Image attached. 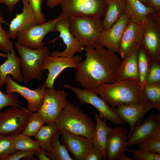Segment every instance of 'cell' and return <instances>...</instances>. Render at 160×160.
<instances>
[{
    "mask_svg": "<svg viewBox=\"0 0 160 160\" xmlns=\"http://www.w3.org/2000/svg\"><path fill=\"white\" fill-rule=\"evenodd\" d=\"M138 50L134 51L121 61L116 73L115 82L126 80L139 82Z\"/></svg>",
    "mask_w": 160,
    "mask_h": 160,
    "instance_id": "obj_23",
    "label": "cell"
},
{
    "mask_svg": "<svg viewBox=\"0 0 160 160\" xmlns=\"http://www.w3.org/2000/svg\"><path fill=\"white\" fill-rule=\"evenodd\" d=\"M3 3L4 4V3L1 0H0V4Z\"/></svg>",
    "mask_w": 160,
    "mask_h": 160,
    "instance_id": "obj_49",
    "label": "cell"
},
{
    "mask_svg": "<svg viewBox=\"0 0 160 160\" xmlns=\"http://www.w3.org/2000/svg\"><path fill=\"white\" fill-rule=\"evenodd\" d=\"M70 31L84 47L94 46L104 30L101 17L73 16L68 17Z\"/></svg>",
    "mask_w": 160,
    "mask_h": 160,
    "instance_id": "obj_4",
    "label": "cell"
},
{
    "mask_svg": "<svg viewBox=\"0 0 160 160\" xmlns=\"http://www.w3.org/2000/svg\"><path fill=\"white\" fill-rule=\"evenodd\" d=\"M45 124L38 112H32L22 133L30 137H34Z\"/></svg>",
    "mask_w": 160,
    "mask_h": 160,
    "instance_id": "obj_32",
    "label": "cell"
},
{
    "mask_svg": "<svg viewBox=\"0 0 160 160\" xmlns=\"http://www.w3.org/2000/svg\"><path fill=\"white\" fill-rule=\"evenodd\" d=\"M14 136L0 135V160H6L7 158L16 150Z\"/></svg>",
    "mask_w": 160,
    "mask_h": 160,
    "instance_id": "obj_34",
    "label": "cell"
},
{
    "mask_svg": "<svg viewBox=\"0 0 160 160\" xmlns=\"http://www.w3.org/2000/svg\"><path fill=\"white\" fill-rule=\"evenodd\" d=\"M7 93L17 92L28 102L27 109L32 112H38L41 107L47 88L44 84L34 90L22 86L13 80L9 75L6 78Z\"/></svg>",
    "mask_w": 160,
    "mask_h": 160,
    "instance_id": "obj_14",
    "label": "cell"
},
{
    "mask_svg": "<svg viewBox=\"0 0 160 160\" xmlns=\"http://www.w3.org/2000/svg\"><path fill=\"white\" fill-rule=\"evenodd\" d=\"M81 60L79 56L67 57L47 55L43 60L41 69V71L47 70L48 72L43 84L47 89L54 87L55 80L64 69L68 68H76Z\"/></svg>",
    "mask_w": 160,
    "mask_h": 160,
    "instance_id": "obj_12",
    "label": "cell"
},
{
    "mask_svg": "<svg viewBox=\"0 0 160 160\" xmlns=\"http://www.w3.org/2000/svg\"><path fill=\"white\" fill-rule=\"evenodd\" d=\"M47 151L41 147L35 151V156L39 160H49L47 156Z\"/></svg>",
    "mask_w": 160,
    "mask_h": 160,
    "instance_id": "obj_42",
    "label": "cell"
},
{
    "mask_svg": "<svg viewBox=\"0 0 160 160\" xmlns=\"http://www.w3.org/2000/svg\"><path fill=\"white\" fill-rule=\"evenodd\" d=\"M104 160L101 151L94 145L85 155L83 160Z\"/></svg>",
    "mask_w": 160,
    "mask_h": 160,
    "instance_id": "obj_41",
    "label": "cell"
},
{
    "mask_svg": "<svg viewBox=\"0 0 160 160\" xmlns=\"http://www.w3.org/2000/svg\"><path fill=\"white\" fill-rule=\"evenodd\" d=\"M111 107L120 118L129 125L130 130L127 136V140L135 127L140 124L145 114L152 108H154L153 104L147 100L139 104Z\"/></svg>",
    "mask_w": 160,
    "mask_h": 160,
    "instance_id": "obj_15",
    "label": "cell"
},
{
    "mask_svg": "<svg viewBox=\"0 0 160 160\" xmlns=\"http://www.w3.org/2000/svg\"><path fill=\"white\" fill-rule=\"evenodd\" d=\"M47 124L41 128L34 137L40 147L47 151L50 149V142L53 135L60 130L55 122Z\"/></svg>",
    "mask_w": 160,
    "mask_h": 160,
    "instance_id": "obj_29",
    "label": "cell"
},
{
    "mask_svg": "<svg viewBox=\"0 0 160 160\" xmlns=\"http://www.w3.org/2000/svg\"><path fill=\"white\" fill-rule=\"evenodd\" d=\"M84 48L86 58L75 68L76 79L81 87L92 91L101 84L115 82L121 63L116 53L97 43L94 46H87Z\"/></svg>",
    "mask_w": 160,
    "mask_h": 160,
    "instance_id": "obj_1",
    "label": "cell"
},
{
    "mask_svg": "<svg viewBox=\"0 0 160 160\" xmlns=\"http://www.w3.org/2000/svg\"><path fill=\"white\" fill-rule=\"evenodd\" d=\"M160 127V112L148 115L142 124L136 125L127 140V147L138 144Z\"/></svg>",
    "mask_w": 160,
    "mask_h": 160,
    "instance_id": "obj_20",
    "label": "cell"
},
{
    "mask_svg": "<svg viewBox=\"0 0 160 160\" xmlns=\"http://www.w3.org/2000/svg\"><path fill=\"white\" fill-rule=\"evenodd\" d=\"M64 86L71 90L81 103L91 105L95 107L98 111V115L101 119H105L116 125L124 123L111 107L92 91L82 89L66 84H64Z\"/></svg>",
    "mask_w": 160,
    "mask_h": 160,
    "instance_id": "obj_8",
    "label": "cell"
},
{
    "mask_svg": "<svg viewBox=\"0 0 160 160\" xmlns=\"http://www.w3.org/2000/svg\"><path fill=\"white\" fill-rule=\"evenodd\" d=\"M15 44L21 58L20 65L24 82L27 83L33 79H41V67L44 58L49 54L48 48L44 46L41 49H32L17 42Z\"/></svg>",
    "mask_w": 160,
    "mask_h": 160,
    "instance_id": "obj_5",
    "label": "cell"
},
{
    "mask_svg": "<svg viewBox=\"0 0 160 160\" xmlns=\"http://www.w3.org/2000/svg\"><path fill=\"white\" fill-rule=\"evenodd\" d=\"M0 57L7 58V54L5 53H2L0 52Z\"/></svg>",
    "mask_w": 160,
    "mask_h": 160,
    "instance_id": "obj_47",
    "label": "cell"
},
{
    "mask_svg": "<svg viewBox=\"0 0 160 160\" xmlns=\"http://www.w3.org/2000/svg\"><path fill=\"white\" fill-rule=\"evenodd\" d=\"M126 150L133 153L136 160H160V154L151 152L140 148L138 149L131 150L127 148Z\"/></svg>",
    "mask_w": 160,
    "mask_h": 160,
    "instance_id": "obj_38",
    "label": "cell"
},
{
    "mask_svg": "<svg viewBox=\"0 0 160 160\" xmlns=\"http://www.w3.org/2000/svg\"><path fill=\"white\" fill-rule=\"evenodd\" d=\"M95 117L96 124L91 140L94 145L102 153L104 160H106V149L108 136L112 128L108 126L106 119H104L102 120L96 113Z\"/></svg>",
    "mask_w": 160,
    "mask_h": 160,
    "instance_id": "obj_24",
    "label": "cell"
},
{
    "mask_svg": "<svg viewBox=\"0 0 160 160\" xmlns=\"http://www.w3.org/2000/svg\"><path fill=\"white\" fill-rule=\"evenodd\" d=\"M14 138L16 150L35 151L40 147L37 141L22 133L14 135Z\"/></svg>",
    "mask_w": 160,
    "mask_h": 160,
    "instance_id": "obj_31",
    "label": "cell"
},
{
    "mask_svg": "<svg viewBox=\"0 0 160 160\" xmlns=\"http://www.w3.org/2000/svg\"><path fill=\"white\" fill-rule=\"evenodd\" d=\"M108 0H63L60 5L64 16L102 17L105 15Z\"/></svg>",
    "mask_w": 160,
    "mask_h": 160,
    "instance_id": "obj_6",
    "label": "cell"
},
{
    "mask_svg": "<svg viewBox=\"0 0 160 160\" xmlns=\"http://www.w3.org/2000/svg\"><path fill=\"white\" fill-rule=\"evenodd\" d=\"M143 32V23L130 19L123 32L118 53L123 60L141 44Z\"/></svg>",
    "mask_w": 160,
    "mask_h": 160,
    "instance_id": "obj_13",
    "label": "cell"
},
{
    "mask_svg": "<svg viewBox=\"0 0 160 160\" xmlns=\"http://www.w3.org/2000/svg\"><path fill=\"white\" fill-rule=\"evenodd\" d=\"M21 1L23 4L22 12L16 15L9 25L8 34L10 39H15L20 32L39 24L36 15L27 0Z\"/></svg>",
    "mask_w": 160,
    "mask_h": 160,
    "instance_id": "obj_19",
    "label": "cell"
},
{
    "mask_svg": "<svg viewBox=\"0 0 160 160\" xmlns=\"http://www.w3.org/2000/svg\"><path fill=\"white\" fill-rule=\"evenodd\" d=\"M10 11H12L16 4L22 0H1Z\"/></svg>",
    "mask_w": 160,
    "mask_h": 160,
    "instance_id": "obj_44",
    "label": "cell"
},
{
    "mask_svg": "<svg viewBox=\"0 0 160 160\" xmlns=\"http://www.w3.org/2000/svg\"><path fill=\"white\" fill-rule=\"evenodd\" d=\"M143 24L141 44L151 60H160V12L149 13Z\"/></svg>",
    "mask_w": 160,
    "mask_h": 160,
    "instance_id": "obj_7",
    "label": "cell"
},
{
    "mask_svg": "<svg viewBox=\"0 0 160 160\" xmlns=\"http://www.w3.org/2000/svg\"><path fill=\"white\" fill-rule=\"evenodd\" d=\"M5 23L0 16V49L4 52H9L13 47V42L10 40L8 33L2 28V24Z\"/></svg>",
    "mask_w": 160,
    "mask_h": 160,
    "instance_id": "obj_37",
    "label": "cell"
},
{
    "mask_svg": "<svg viewBox=\"0 0 160 160\" xmlns=\"http://www.w3.org/2000/svg\"><path fill=\"white\" fill-rule=\"evenodd\" d=\"M142 3L146 6L148 0H139Z\"/></svg>",
    "mask_w": 160,
    "mask_h": 160,
    "instance_id": "obj_48",
    "label": "cell"
},
{
    "mask_svg": "<svg viewBox=\"0 0 160 160\" xmlns=\"http://www.w3.org/2000/svg\"><path fill=\"white\" fill-rule=\"evenodd\" d=\"M125 0H108L107 6L103 19L104 30L110 28L125 12Z\"/></svg>",
    "mask_w": 160,
    "mask_h": 160,
    "instance_id": "obj_25",
    "label": "cell"
},
{
    "mask_svg": "<svg viewBox=\"0 0 160 160\" xmlns=\"http://www.w3.org/2000/svg\"><path fill=\"white\" fill-rule=\"evenodd\" d=\"M63 0H47V5L51 8H53L57 6L60 5Z\"/></svg>",
    "mask_w": 160,
    "mask_h": 160,
    "instance_id": "obj_45",
    "label": "cell"
},
{
    "mask_svg": "<svg viewBox=\"0 0 160 160\" xmlns=\"http://www.w3.org/2000/svg\"><path fill=\"white\" fill-rule=\"evenodd\" d=\"M145 99L151 103L158 112H160V84H145L143 87Z\"/></svg>",
    "mask_w": 160,
    "mask_h": 160,
    "instance_id": "obj_30",
    "label": "cell"
},
{
    "mask_svg": "<svg viewBox=\"0 0 160 160\" xmlns=\"http://www.w3.org/2000/svg\"><path fill=\"white\" fill-rule=\"evenodd\" d=\"M7 54V60L0 65V88L5 84L6 77L9 74L18 82L23 81L20 65L21 58L16 55L14 47Z\"/></svg>",
    "mask_w": 160,
    "mask_h": 160,
    "instance_id": "obj_22",
    "label": "cell"
},
{
    "mask_svg": "<svg viewBox=\"0 0 160 160\" xmlns=\"http://www.w3.org/2000/svg\"><path fill=\"white\" fill-rule=\"evenodd\" d=\"M60 141L73 156V159L83 160L87 151L94 145L91 139L72 133L66 130H60Z\"/></svg>",
    "mask_w": 160,
    "mask_h": 160,
    "instance_id": "obj_18",
    "label": "cell"
},
{
    "mask_svg": "<svg viewBox=\"0 0 160 160\" xmlns=\"http://www.w3.org/2000/svg\"><path fill=\"white\" fill-rule=\"evenodd\" d=\"M30 7L33 9L37 18L39 24L46 22L45 17L41 11L43 0H27Z\"/></svg>",
    "mask_w": 160,
    "mask_h": 160,
    "instance_id": "obj_40",
    "label": "cell"
},
{
    "mask_svg": "<svg viewBox=\"0 0 160 160\" xmlns=\"http://www.w3.org/2000/svg\"><path fill=\"white\" fill-rule=\"evenodd\" d=\"M9 106L23 108L20 105L15 92L5 94L0 89V112L3 108Z\"/></svg>",
    "mask_w": 160,
    "mask_h": 160,
    "instance_id": "obj_36",
    "label": "cell"
},
{
    "mask_svg": "<svg viewBox=\"0 0 160 160\" xmlns=\"http://www.w3.org/2000/svg\"><path fill=\"white\" fill-rule=\"evenodd\" d=\"M146 6L152 7L160 12V0H148Z\"/></svg>",
    "mask_w": 160,
    "mask_h": 160,
    "instance_id": "obj_43",
    "label": "cell"
},
{
    "mask_svg": "<svg viewBox=\"0 0 160 160\" xmlns=\"http://www.w3.org/2000/svg\"><path fill=\"white\" fill-rule=\"evenodd\" d=\"M143 88L139 82L129 80L111 83H104L92 91L99 95L110 106L139 104L146 101Z\"/></svg>",
    "mask_w": 160,
    "mask_h": 160,
    "instance_id": "obj_2",
    "label": "cell"
},
{
    "mask_svg": "<svg viewBox=\"0 0 160 160\" xmlns=\"http://www.w3.org/2000/svg\"><path fill=\"white\" fill-rule=\"evenodd\" d=\"M138 144L140 148L160 154V127L157 129L151 136Z\"/></svg>",
    "mask_w": 160,
    "mask_h": 160,
    "instance_id": "obj_33",
    "label": "cell"
},
{
    "mask_svg": "<svg viewBox=\"0 0 160 160\" xmlns=\"http://www.w3.org/2000/svg\"><path fill=\"white\" fill-rule=\"evenodd\" d=\"M125 12L129 18L142 23L148 14L157 12L154 9L145 5L139 0H125Z\"/></svg>",
    "mask_w": 160,
    "mask_h": 160,
    "instance_id": "obj_26",
    "label": "cell"
},
{
    "mask_svg": "<svg viewBox=\"0 0 160 160\" xmlns=\"http://www.w3.org/2000/svg\"><path fill=\"white\" fill-rule=\"evenodd\" d=\"M60 135V130L56 132L53 135L50 142V149L47 152V158L49 160H73L61 143L59 139Z\"/></svg>",
    "mask_w": 160,
    "mask_h": 160,
    "instance_id": "obj_27",
    "label": "cell"
},
{
    "mask_svg": "<svg viewBox=\"0 0 160 160\" xmlns=\"http://www.w3.org/2000/svg\"><path fill=\"white\" fill-rule=\"evenodd\" d=\"M63 16L61 14L47 22L37 24L20 32L17 34L16 42L32 49L43 48L45 46L43 43L44 37L48 33L56 31L57 23Z\"/></svg>",
    "mask_w": 160,
    "mask_h": 160,
    "instance_id": "obj_10",
    "label": "cell"
},
{
    "mask_svg": "<svg viewBox=\"0 0 160 160\" xmlns=\"http://www.w3.org/2000/svg\"><path fill=\"white\" fill-rule=\"evenodd\" d=\"M56 31L60 33L57 38H61L66 45V48L63 51H54L50 55L72 57L75 53L81 52L84 47L74 37L71 32L69 25L68 17L63 16L57 22Z\"/></svg>",
    "mask_w": 160,
    "mask_h": 160,
    "instance_id": "obj_17",
    "label": "cell"
},
{
    "mask_svg": "<svg viewBox=\"0 0 160 160\" xmlns=\"http://www.w3.org/2000/svg\"><path fill=\"white\" fill-rule=\"evenodd\" d=\"M127 131L124 127L112 128L107 138L106 153L107 159L115 160L120 154L127 150Z\"/></svg>",
    "mask_w": 160,
    "mask_h": 160,
    "instance_id": "obj_21",
    "label": "cell"
},
{
    "mask_svg": "<svg viewBox=\"0 0 160 160\" xmlns=\"http://www.w3.org/2000/svg\"><path fill=\"white\" fill-rule=\"evenodd\" d=\"M32 112L24 108L12 107L0 112V135H13L22 133Z\"/></svg>",
    "mask_w": 160,
    "mask_h": 160,
    "instance_id": "obj_9",
    "label": "cell"
},
{
    "mask_svg": "<svg viewBox=\"0 0 160 160\" xmlns=\"http://www.w3.org/2000/svg\"><path fill=\"white\" fill-rule=\"evenodd\" d=\"M55 123L60 130H65L91 139L95 127L92 119L69 100Z\"/></svg>",
    "mask_w": 160,
    "mask_h": 160,
    "instance_id": "obj_3",
    "label": "cell"
},
{
    "mask_svg": "<svg viewBox=\"0 0 160 160\" xmlns=\"http://www.w3.org/2000/svg\"><path fill=\"white\" fill-rule=\"evenodd\" d=\"M67 95L64 90L47 89L38 111L45 123L55 122L66 104Z\"/></svg>",
    "mask_w": 160,
    "mask_h": 160,
    "instance_id": "obj_11",
    "label": "cell"
},
{
    "mask_svg": "<svg viewBox=\"0 0 160 160\" xmlns=\"http://www.w3.org/2000/svg\"><path fill=\"white\" fill-rule=\"evenodd\" d=\"M35 151L16 150L10 154L6 160H19L23 159L25 160H37L34 157Z\"/></svg>",
    "mask_w": 160,
    "mask_h": 160,
    "instance_id": "obj_39",
    "label": "cell"
},
{
    "mask_svg": "<svg viewBox=\"0 0 160 160\" xmlns=\"http://www.w3.org/2000/svg\"><path fill=\"white\" fill-rule=\"evenodd\" d=\"M137 62L139 82L143 88L151 67L152 60L142 44L138 50Z\"/></svg>",
    "mask_w": 160,
    "mask_h": 160,
    "instance_id": "obj_28",
    "label": "cell"
},
{
    "mask_svg": "<svg viewBox=\"0 0 160 160\" xmlns=\"http://www.w3.org/2000/svg\"><path fill=\"white\" fill-rule=\"evenodd\" d=\"M129 18L124 12L119 20L109 29L103 30L96 43L115 53H118L121 39Z\"/></svg>",
    "mask_w": 160,
    "mask_h": 160,
    "instance_id": "obj_16",
    "label": "cell"
},
{
    "mask_svg": "<svg viewBox=\"0 0 160 160\" xmlns=\"http://www.w3.org/2000/svg\"><path fill=\"white\" fill-rule=\"evenodd\" d=\"M151 60V65L145 84H160V60Z\"/></svg>",
    "mask_w": 160,
    "mask_h": 160,
    "instance_id": "obj_35",
    "label": "cell"
},
{
    "mask_svg": "<svg viewBox=\"0 0 160 160\" xmlns=\"http://www.w3.org/2000/svg\"><path fill=\"white\" fill-rule=\"evenodd\" d=\"M117 160H133L128 157L125 154L124 152L122 153L119 155L116 158Z\"/></svg>",
    "mask_w": 160,
    "mask_h": 160,
    "instance_id": "obj_46",
    "label": "cell"
}]
</instances>
